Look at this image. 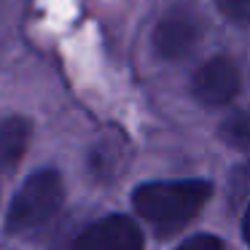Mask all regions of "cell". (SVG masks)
Masks as SVG:
<instances>
[{
    "mask_svg": "<svg viewBox=\"0 0 250 250\" xmlns=\"http://www.w3.org/2000/svg\"><path fill=\"white\" fill-rule=\"evenodd\" d=\"M212 188L205 180H169V183H146L135 191V210L156 231L172 234L196 218L207 205Z\"/></svg>",
    "mask_w": 250,
    "mask_h": 250,
    "instance_id": "cell-1",
    "label": "cell"
},
{
    "mask_svg": "<svg viewBox=\"0 0 250 250\" xmlns=\"http://www.w3.org/2000/svg\"><path fill=\"white\" fill-rule=\"evenodd\" d=\"M62 196H65L62 180L54 169H41V172L30 175L11 205L8 223H6L8 231L24 234V231H35L43 223H49L60 212Z\"/></svg>",
    "mask_w": 250,
    "mask_h": 250,
    "instance_id": "cell-2",
    "label": "cell"
},
{
    "mask_svg": "<svg viewBox=\"0 0 250 250\" xmlns=\"http://www.w3.org/2000/svg\"><path fill=\"white\" fill-rule=\"evenodd\" d=\"M202 38V17L194 6H172L153 30V49L164 60H183Z\"/></svg>",
    "mask_w": 250,
    "mask_h": 250,
    "instance_id": "cell-3",
    "label": "cell"
},
{
    "mask_svg": "<svg viewBox=\"0 0 250 250\" xmlns=\"http://www.w3.org/2000/svg\"><path fill=\"white\" fill-rule=\"evenodd\" d=\"M191 92L207 108L215 105H226L234 94L239 92V70L234 62H229L226 57H215L207 60L199 70L194 73L191 81Z\"/></svg>",
    "mask_w": 250,
    "mask_h": 250,
    "instance_id": "cell-4",
    "label": "cell"
},
{
    "mask_svg": "<svg viewBox=\"0 0 250 250\" xmlns=\"http://www.w3.org/2000/svg\"><path fill=\"white\" fill-rule=\"evenodd\" d=\"M73 250H143V234L129 218L108 215L92 223L76 239Z\"/></svg>",
    "mask_w": 250,
    "mask_h": 250,
    "instance_id": "cell-5",
    "label": "cell"
},
{
    "mask_svg": "<svg viewBox=\"0 0 250 250\" xmlns=\"http://www.w3.org/2000/svg\"><path fill=\"white\" fill-rule=\"evenodd\" d=\"M30 140V124L24 119L0 121V172L14 169Z\"/></svg>",
    "mask_w": 250,
    "mask_h": 250,
    "instance_id": "cell-6",
    "label": "cell"
},
{
    "mask_svg": "<svg viewBox=\"0 0 250 250\" xmlns=\"http://www.w3.org/2000/svg\"><path fill=\"white\" fill-rule=\"evenodd\" d=\"M221 137L231 148H250V113H234L221 124Z\"/></svg>",
    "mask_w": 250,
    "mask_h": 250,
    "instance_id": "cell-7",
    "label": "cell"
},
{
    "mask_svg": "<svg viewBox=\"0 0 250 250\" xmlns=\"http://www.w3.org/2000/svg\"><path fill=\"white\" fill-rule=\"evenodd\" d=\"M218 11L234 24H250V0H215Z\"/></svg>",
    "mask_w": 250,
    "mask_h": 250,
    "instance_id": "cell-8",
    "label": "cell"
},
{
    "mask_svg": "<svg viewBox=\"0 0 250 250\" xmlns=\"http://www.w3.org/2000/svg\"><path fill=\"white\" fill-rule=\"evenodd\" d=\"M178 250H223V242L210 234H199V237H191L188 242H183Z\"/></svg>",
    "mask_w": 250,
    "mask_h": 250,
    "instance_id": "cell-9",
    "label": "cell"
},
{
    "mask_svg": "<svg viewBox=\"0 0 250 250\" xmlns=\"http://www.w3.org/2000/svg\"><path fill=\"white\" fill-rule=\"evenodd\" d=\"M242 234H245V239H248V245H250V210H248V215H245V223H242Z\"/></svg>",
    "mask_w": 250,
    "mask_h": 250,
    "instance_id": "cell-10",
    "label": "cell"
}]
</instances>
